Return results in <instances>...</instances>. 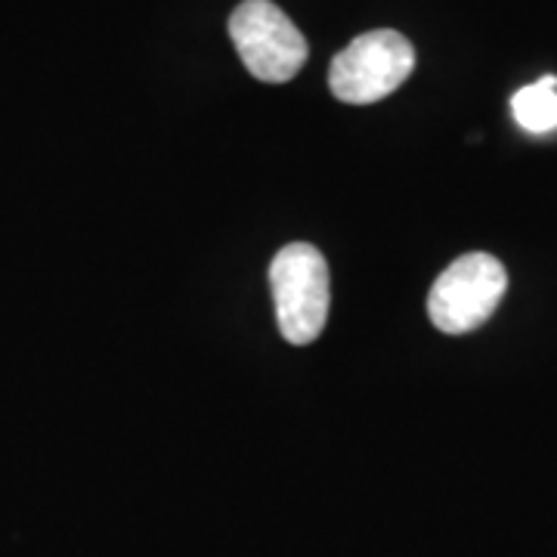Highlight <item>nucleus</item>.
I'll return each instance as SVG.
<instances>
[{
  "mask_svg": "<svg viewBox=\"0 0 557 557\" xmlns=\"http://www.w3.org/2000/svg\"><path fill=\"white\" fill-rule=\"evenodd\" d=\"M508 288V273L493 255H465L443 270L434 282L428 313L431 322L446 335H465L480 329L496 313L498 300Z\"/></svg>",
  "mask_w": 557,
  "mask_h": 557,
  "instance_id": "obj_4",
  "label": "nucleus"
},
{
  "mask_svg": "<svg viewBox=\"0 0 557 557\" xmlns=\"http://www.w3.org/2000/svg\"><path fill=\"white\" fill-rule=\"evenodd\" d=\"M230 38L245 69L267 84L292 81L310 57L307 38L273 0L239 3L230 16Z\"/></svg>",
  "mask_w": 557,
  "mask_h": 557,
  "instance_id": "obj_3",
  "label": "nucleus"
},
{
  "mask_svg": "<svg viewBox=\"0 0 557 557\" xmlns=\"http://www.w3.org/2000/svg\"><path fill=\"white\" fill-rule=\"evenodd\" d=\"M270 288L282 338L295 347L313 344L329 319V263L307 242H292L270 263Z\"/></svg>",
  "mask_w": 557,
  "mask_h": 557,
  "instance_id": "obj_1",
  "label": "nucleus"
},
{
  "mask_svg": "<svg viewBox=\"0 0 557 557\" xmlns=\"http://www.w3.org/2000/svg\"><path fill=\"white\" fill-rule=\"evenodd\" d=\"M511 112L523 131L530 134H548L557 127V78L545 75L536 84L520 87L511 100Z\"/></svg>",
  "mask_w": 557,
  "mask_h": 557,
  "instance_id": "obj_5",
  "label": "nucleus"
},
{
  "mask_svg": "<svg viewBox=\"0 0 557 557\" xmlns=\"http://www.w3.org/2000/svg\"><path fill=\"white\" fill-rule=\"evenodd\" d=\"M416 69V50L399 32L379 28L354 38L329 69V87L341 102L369 106L391 97Z\"/></svg>",
  "mask_w": 557,
  "mask_h": 557,
  "instance_id": "obj_2",
  "label": "nucleus"
}]
</instances>
